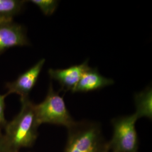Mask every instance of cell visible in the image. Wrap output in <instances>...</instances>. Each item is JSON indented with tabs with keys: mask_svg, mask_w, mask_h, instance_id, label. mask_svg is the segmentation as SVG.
Wrapping results in <instances>:
<instances>
[{
	"mask_svg": "<svg viewBox=\"0 0 152 152\" xmlns=\"http://www.w3.org/2000/svg\"><path fill=\"white\" fill-rule=\"evenodd\" d=\"M20 101L22 107L20 112L4 127L6 140L18 152L22 148L32 146L37 137L39 126L34 112V104L29 98Z\"/></svg>",
	"mask_w": 152,
	"mask_h": 152,
	"instance_id": "obj_1",
	"label": "cell"
},
{
	"mask_svg": "<svg viewBox=\"0 0 152 152\" xmlns=\"http://www.w3.org/2000/svg\"><path fill=\"white\" fill-rule=\"evenodd\" d=\"M64 152H107L108 142L102 134L100 125L89 121H75L68 128Z\"/></svg>",
	"mask_w": 152,
	"mask_h": 152,
	"instance_id": "obj_2",
	"label": "cell"
},
{
	"mask_svg": "<svg viewBox=\"0 0 152 152\" xmlns=\"http://www.w3.org/2000/svg\"><path fill=\"white\" fill-rule=\"evenodd\" d=\"M34 112L39 126L50 124L64 126L68 129L75 122L66 108L63 98L55 91L51 83L44 101L34 104Z\"/></svg>",
	"mask_w": 152,
	"mask_h": 152,
	"instance_id": "obj_3",
	"label": "cell"
},
{
	"mask_svg": "<svg viewBox=\"0 0 152 152\" xmlns=\"http://www.w3.org/2000/svg\"><path fill=\"white\" fill-rule=\"evenodd\" d=\"M136 114L120 117L112 120L113 134L108 142L113 152H138L139 142L135 128Z\"/></svg>",
	"mask_w": 152,
	"mask_h": 152,
	"instance_id": "obj_4",
	"label": "cell"
},
{
	"mask_svg": "<svg viewBox=\"0 0 152 152\" xmlns=\"http://www.w3.org/2000/svg\"><path fill=\"white\" fill-rule=\"evenodd\" d=\"M45 63V59L39 60L35 65L19 76L15 81L7 83L6 85L7 90L6 96L16 94L20 96V100L29 98V94L38 81Z\"/></svg>",
	"mask_w": 152,
	"mask_h": 152,
	"instance_id": "obj_5",
	"label": "cell"
},
{
	"mask_svg": "<svg viewBox=\"0 0 152 152\" xmlns=\"http://www.w3.org/2000/svg\"><path fill=\"white\" fill-rule=\"evenodd\" d=\"M29 45L26 30L13 21L0 22V54L15 46Z\"/></svg>",
	"mask_w": 152,
	"mask_h": 152,
	"instance_id": "obj_6",
	"label": "cell"
},
{
	"mask_svg": "<svg viewBox=\"0 0 152 152\" xmlns=\"http://www.w3.org/2000/svg\"><path fill=\"white\" fill-rule=\"evenodd\" d=\"M90 68L88 61H85L81 64L72 65L65 69H49L48 73L51 80L58 82L61 90L72 92L83 75Z\"/></svg>",
	"mask_w": 152,
	"mask_h": 152,
	"instance_id": "obj_7",
	"label": "cell"
},
{
	"mask_svg": "<svg viewBox=\"0 0 152 152\" xmlns=\"http://www.w3.org/2000/svg\"><path fill=\"white\" fill-rule=\"evenodd\" d=\"M114 81L102 76L96 68H90L80 79L72 92H87L98 90L112 85Z\"/></svg>",
	"mask_w": 152,
	"mask_h": 152,
	"instance_id": "obj_8",
	"label": "cell"
},
{
	"mask_svg": "<svg viewBox=\"0 0 152 152\" xmlns=\"http://www.w3.org/2000/svg\"><path fill=\"white\" fill-rule=\"evenodd\" d=\"M136 104V114L138 119L141 117H147L152 119V91L151 87L135 95Z\"/></svg>",
	"mask_w": 152,
	"mask_h": 152,
	"instance_id": "obj_9",
	"label": "cell"
},
{
	"mask_svg": "<svg viewBox=\"0 0 152 152\" xmlns=\"http://www.w3.org/2000/svg\"><path fill=\"white\" fill-rule=\"evenodd\" d=\"M26 2L21 0H0V22L12 21L13 18L22 11Z\"/></svg>",
	"mask_w": 152,
	"mask_h": 152,
	"instance_id": "obj_10",
	"label": "cell"
},
{
	"mask_svg": "<svg viewBox=\"0 0 152 152\" xmlns=\"http://www.w3.org/2000/svg\"><path fill=\"white\" fill-rule=\"evenodd\" d=\"M31 2L38 6L44 15L46 16L51 15L58 5V1L55 0H32Z\"/></svg>",
	"mask_w": 152,
	"mask_h": 152,
	"instance_id": "obj_11",
	"label": "cell"
},
{
	"mask_svg": "<svg viewBox=\"0 0 152 152\" xmlns=\"http://www.w3.org/2000/svg\"><path fill=\"white\" fill-rule=\"evenodd\" d=\"M6 97V95H2L0 94V130L5 127L7 124V121L5 117V99Z\"/></svg>",
	"mask_w": 152,
	"mask_h": 152,
	"instance_id": "obj_12",
	"label": "cell"
},
{
	"mask_svg": "<svg viewBox=\"0 0 152 152\" xmlns=\"http://www.w3.org/2000/svg\"><path fill=\"white\" fill-rule=\"evenodd\" d=\"M0 152H18L8 142L4 134L0 130Z\"/></svg>",
	"mask_w": 152,
	"mask_h": 152,
	"instance_id": "obj_13",
	"label": "cell"
},
{
	"mask_svg": "<svg viewBox=\"0 0 152 152\" xmlns=\"http://www.w3.org/2000/svg\"><path fill=\"white\" fill-rule=\"evenodd\" d=\"M109 152V151H108V152Z\"/></svg>",
	"mask_w": 152,
	"mask_h": 152,
	"instance_id": "obj_14",
	"label": "cell"
}]
</instances>
